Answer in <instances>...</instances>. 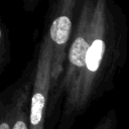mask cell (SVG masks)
<instances>
[{"label":"cell","mask_w":129,"mask_h":129,"mask_svg":"<svg viewBox=\"0 0 129 129\" xmlns=\"http://www.w3.org/2000/svg\"><path fill=\"white\" fill-rule=\"evenodd\" d=\"M128 56V23L113 0H95L92 39L82 71L64 95L57 129H72L78 118L116 85Z\"/></svg>","instance_id":"obj_1"},{"label":"cell","mask_w":129,"mask_h":129,"mask_svg":"<svg viewBox=\"0 0 129 129\" xmlns=\"http://www.w3.org/2000/svg\"><path fill=\"white\" fill-rule=\"evenodd\" d=\"M94 5L95 0L82 1L77 25L69 47L62 77L55 91L49 97L48 115H52L56 106L61 105L64 95L71 90L82 71L92 39Z\"/></svg>","instance_id":"obj_2"},{"label":"cell","mask_w":129,"mask_h":129,"mask_svg":"<svg viewBox=\"0 0 129 129\" xmlns=\"http://www.w3.org/2000/svg\"><path fill=\"white\" fill-rule=\"evenodd\" d=\"M82 1L83 0H59L51 6L50 24L47 31L52 46L49 97L55 91L62 77Z\"/></svg>","instance_id":"obj_3"},{"label":"cell","mask_w":129,"mask_h":129,"mask_svg":"<svg viewBox=\"0 0 129 129\" xmlns=\"http://www.w3.org/2000/svg\"><path fill=\"white\" fill-rule=\"evenodd\" d=\"M51 58L52 46L48 32H46L40 41L36 56L34 82L29 105V129H44L48 117Z\"/></svg>","instance_id":"obj_4"},{"label":"cell","mask_w":129,"mask_h":129,"mask_svg":"<svg viewBox=\"0 0 129 129\" xmlns=\"http://www.w3.org/2000/svg\"><path fill=\"white\" fill-rule=\"evenodd\" d=\"M36 58L28 62L21 76L0 93V129H13L20 102L33 87Z\"/></svg>","instance_id":"obj_5"},{"label":"cell","mask_w":129,"mask_h":129,"mask_svg":"<svg viewBox=\"0 0 129 129\" xmlns=\"http://www.w3.org/2000/svg\"><path fill=\"white\" fill-rule=\"evenodd\" d=\"M10 58L9 42L3 23L0 20V74L2 73L5 66L8 63Z\"/></svg>","instance_id":"obj_6"},{"label":"cell","mask_w":129,"mask_h":129,"mask_svg":"<svg viewBox=\"0 0 129 129\" xmlns=\"http://www.w3.org/2000/svg\"><path fill=\"white\" fill-rule=\"evenodd\" d=\"M118 127V113L117 110L112 108L108 110L101 119L97 122L93 129H117Z\"/></svg>","instance_id":"obj_7"}]
</instances>
